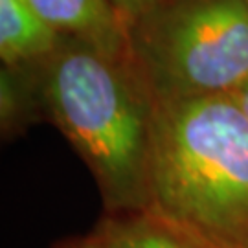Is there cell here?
Returning a JSON list of instances; mask_svg holds the SVG:
<instances>
[{
	"mask_svg": "<svg viewBox=\"0 0 248 248\" xmlns=\"http://www.w3.org/2000/svg\"><path fill=\"white\" fill-rule=\"evenodd\" d=\"M131 28L153 101L232 94L248 79V0H164Z\"/></svg>",
	"mask_w": 248,
	"mask_h": 248,
	"instance_id": "3957f363",
	"label": "cell"
},
{
	"mask_svg": "<svg viewBox=\"0 0 248 248\" xmlns=\"http://www.w3.org/2000/svg\"><path fill=\"white\" fill-rule=\"evenodd\" d=\"M145 212L201 248H248V118L230 94L155 101Z\"/></svg>",
	"mask_w": 248,
	"mask_h": 248,
	"instance_id": "6da1fadb",
	"label": "cell"
},
{
	"mask_svg": "<svg viewBox=\"0 0 248 248\" xmlns=\"http://www.w3.org/2000/svg\"><path fill=\"white\" fill-rule=\"evenodd\" d=\"M162 2L164 0H112V4L122 13V17L125 18L129 28L133 26L136 20L145 17L156 6H160Z\"/></svg>",
	"mask_w": 248,
	"mask_h": 248,
	"instance_id": "52a82bcc",
	"label": "cell"
},
{
	"mask_svg": "<svg viewBox=\"0 0 248 248\" xmlns=\"http://www.w3.org/2000/svg\"><path fill=\"white\" fill-rule=\"evenodd\" d=\"M103 243L107 248H201L147 212L138 219L114 224Z\"/></svg>",
	"mask_w": 248,
	"mask_h": 248,
	"instance_id": "8992f818",
	"label": "cell"
},
{
	"mask_svg": "<svg viewBox=\"0 0 248 248\" xmlns=\"http://www.w3.org/2000/svg\"><path fill=\"white\" fill-rule=\"evenodd\" d=\"M45 61L53 120L92 169L108 206L145 212L155 101L133 59L62 35Z\"/></svg>",
	"mask_w": 248,
	"mask_h": 248,
	"instance_id": "7a4b0ae2",
	"label": "cell"
},
{
	"mask_svg": "<svg viewBox=\"0 0 248 248\" xmlns=\"http://www.w3.org/2000/svg\"><path fill=\"white\" fill-rule=\"evenodd\" d=\"M26 0H0V55L8 64L46 59L61 43Z\"/></svg>",
	"mask_w": 248,
	"mask_h": 248,
	"instance_id": "5b68a950",
	"label": "cell"
},
{
	"mask_svg": "<svg viewBox=\"0 0 248 248\" xmlns=\"http://www.w3.org/2000/svg\"><path fill=\"white\" fill-rule=\"evenodd\" d=\"M50 26L118 59H131L129 24L112 0H26Z\"/></svg>",
	"mask_w": 248,
	"mask_h": 248,
	"instance_id": "277c9868",
	"label": "cell"
},
{
	"mask_svg": "<svg viewBox=\"0 0 248 248\" xmlns=\"http://www.w3.org/2000/svg\"><path fill=\"white\" fill-rule=\"evenodd\" d=\"M81 248H107L105 243L101 241V243H98V245H87V247H81Z\"/></svg>",
	"mask_w": 248,
	"mask_h": 248,
	"instance_id": "9c48e42d",
	"label": "cell"
},
{
	"mask_svg": "<svg viewBox=\"0 0 248 248\" xmlns=\"http://www.w3.org/2000/svg\"><path fill=\"white\" fill-rule=\"evenodd\" d=\"M230 96L237 101V105L243 108V112H245V114H247V118H248V79L241 85L239 89L233 90Z\"/></svg>",
	"mask_w": 248,
	"mask_h": 248,
	"instance_id": "ba28073f",
	"label": "cell"
}]
</instances>
